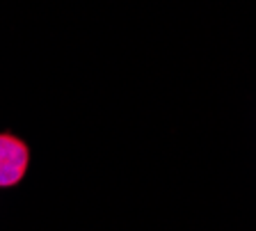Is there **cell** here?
I'll return each mask as SVG.
<instances>
[{
  "label": "cell",
  "mask_w": 256,
  "mask_h": 231,
  "mask_svg": "<svg viewBox=\"0 0 256 231\" xmlns=\"http://www.w3.org/2000/svg\"><path fill=\"white\" fill-rule=\"evenodd\" d=\"M28 154L26 142L14 135H0V188H10L23 178L28 170Z\"/></svg>",
  "instance_id": "1"
}]
</instances>
